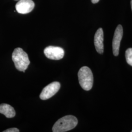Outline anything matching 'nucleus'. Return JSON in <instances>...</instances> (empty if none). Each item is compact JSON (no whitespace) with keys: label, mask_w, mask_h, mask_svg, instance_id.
<instances>
[{"label":"nucleus","mask_w":132,"mask_h":132,"mask_svg":"<svg viewBox=\"0 0 132 132\" xmlns=\"http://www.w3.org/2000/svg\"><path fill=\"white\" fill-rule=\"evenodd\" d=\"M78 124L76 117L68 115L60 118L54 124L52 127L53 132H65L73 129Z\"/></svg>","instance_id":"f257e3e1"},{"label":"nucleus","mask_w":132,"mask_h":132,"mask_svg":"<svg viewBox=\"0 0 132 132\" xmlns=\"http://www.w3.org/2000/svg\"><path fill=\"white\" fill-rule=\"evenodd\" d=\"M12 59L16 68L24 72L30 64L28 54L22 48H16L12 53Z\"/></svg>","instance_id":"f03ea898"},{"label":"nucleus","mask_w":132,"mask_h":132,"mask_svg":"<svg viewBox=\"0 0 132 132\" xmlns=\"http://www.w3.org/2000/svg\"><path fill=\"white\" fill-rule=\"evenodd\" d=\"M78 77L79 84L83 90L87 91L91 90L93 85L94 77L89 67H82L78 72Z\"/></svg>","instance_id":"7ed1b4c3"},{"label":"nucleus","mask_w":132,"mask_h":132,"mask_svg":"<svg viewBox=\"0 0 132 132\" xmlns=\"http://www.w3.org/2000/svg\"><path fill=\"white\" fill-rule=\"evenodd\" d=\"M61 85L58 82H53L46 86L40 95L42 100H47L52 97L60 89Z\"/></svg>","instance_id":"20e7f679"},{"label":"nucleus","mask_w":132,"mask_h":132,"mask_svg":"<svg viewBox=\"0 0 132 132\" xmlns=\"http://www.w3.org/2000/svg\"><path fill=\"white\" fill-rule=\"evenodd\" d=\"M44 52L47 58L55 60L61 59L65 54L64 50L62 47L52 46L46 47Z\"/></svg>","instance_id":"39448f33"},{"label":"nucleus","mask_w":132,"mask_h":132,"mask_svg":"<svg viewBox=\"0 0 132 132\" xmlns=\"http://www.w3.org/2000/svg\"><path fill=\"white\" fill-rule=\"evenodd\" d=\"M123 28L121 25L119 24L115 30L112 43L113 52L115 56H118L119 52L120 42L122 38Z\"/></svg>","instance_id":"423d86ee"},{"label":"nucleus","mask_w":132,"mask_h":132,"mask_svg":"<svg viewBox=\"0 0 132 132\" xmlns=\"http://www.w3.org/2000/svg\"><path fill=\"white\" fill-rule=\"evenodd\" d=\"M34 6V3L32 0H20L15 7L19 13L27 14L33 10Z\"/></svg>","instance_id":"0eeeda50"},{"label":"nucleus","mask_w":132,"mask_h":132,"mask_svg":"<svg viewBox=\"0 0 132 132\" xmlns=\"http://www.w3.org/2000/svg\"><path fill=\"white\" fill-rule=\"evenodd\" d=\"M104 33L102 28H99L95 34L94 43L97 52L102 54L104 52Z\"/></svg>","instance_id":"6e6552de"},{"label":"nucleus","mask_w":132,"mask_h":132,"mask_svg":"<svg viewBox=\"0 0 132 132\" xmlns=\"http://www.w3.org/2000/svg\"><path fill=\"white\" fill-rule=\"evenodd\" d=\"M0 113L5 115L7 118H12L16 114L14 108L9 104L5 103L0 105Z\"/></svg>","instance_id":"1a4fd4ad"},{"label":"nucleus","mask_w":132,"mask_h":132,"mask_svg":"<svg viewBox=\"0 0 132 132\" xmlns=\"http://www.w3.org/2000/svg\"><path fill=\"white\" fill-rule=\"evenodd\" d=\"M125 57L128 64L132 66V48H129L126 51Z\"/></svg>","instance_id":"9d476101"},{"label":"nucleus","mask_w":132,"mask_h":132,"mask_svg":"<svg viewBox=\"0 0 132 132\" xmlns=\"http://www.w3.org/2000/svg\"><path fill=\"white\" fill-rule=\"evenodd\" d=\"M19 129L16 128H11L8 129H6V130L4 131L3 132H19Z\"/></svg>","instance_id":"9b49d317"},{"label":"nucleus","mask_w":132,"mask_h":132,"mask_svg":"<svg viewBox=\"0 0 132 132\" xmlns=\"http://www.w3.org/2000/svg\"><path fill=\"white\" fill-rule=\"evenodd\" d=\"M99 0H91L92 2L93 3V4H96V3H97L98 2H99Z\"/></svg>","instance_id":"f8f14e48"},{"label":"nucleus","mask_w":132,"mask_h":132,"mask_svg":"<svg viewBox=\"0 0 132 132\" xmlns=\"http://www.w3.org/2000/svg\"><path fill=\"white\" fill-rule=\"evenodd\" d=\"M131 9H132V0L131 1Z\"/></svg>","instance_id":"ddd939ff"},{"label":"nucleus","mask_w":132,"mask_h":132,"mask_svg":"<svg viewBox=\"0 0 132 132\" xmlns=\"http://www.w3.org/2000/svg\"><path fill=\"white\" fill-rule=\"evenodd\" d=\"M131 132H132V131H131Z\"/></svg>","instance_id":"4468645a"}]
</instances>
